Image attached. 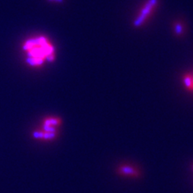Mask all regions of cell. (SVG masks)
Returning a JSON list of instances; mask_svg holds the SVG:
<instances>
[{
    "mask_svg": "<svg viewBox=\"0 0 193 193\" xmlns=\"http://www.w3.org/2000/svg\"><path fill=\"white\" fill-rule=\"evenodd\" d=\"M22 51L27 65L33 68L52 63L57 57L53 40L44 34H36L25 39L22 43Z\"/></svg>",
    "mask_w": 193,
    "mask_h": 193,
    "instance_id": "obj_1",
    "label": "cell"
},
{
    "mask_svg": "<svg viewBox=\"0 0 193 193\" xmlns=\"http://www.w3.org/2000/svg\"><path fill=\"white\" fill-rule=\"evenodd\" d=\"M159 0H147L146 3L143 5V8L139 11V14L134 19V26L135 27H139L146 22L147 18L151 15L155 8L158 4Z\"/></svg>",
    "mask_w": 193,
    "mask_h": 193,
    "instance_id": "obj_2",
    "label": "cell"
},
{
    "mask_svg": "<svg viewBox=\"0 0 193 193\" xmlns=\"http://www.w3.org/2000/svg\"><path fill=\"white\" fill-rule=\"evenodd\" d=\"M117 172L122 176L131 177V178H138L141 175L140 171L131 165H121L117 169Z\"/></svg>",
    "mask_w": 193,
    "mask_h": 193,
    "instance_id": "obj_3",
    "label": "cell"
},
{
    "mask_svg": "<svg viewBox=\"0 0 193 193\" xmlns=\"http://www.w3.org/2000/svg\"><path fill=\"white\" fill-rule=\"evenodd\" d=\"M62 123V121L60 118H57V117H52V118H44L43 121V125L48 126H53V127H56L57 128L58 126H60Z\"/></svg>",
    "mask_w": 193,
    "mask_h": 193,
    "instance_id": "obj_4",
    "label": "cell"
},
{
    "mask_svg": "<svg viewBox=\"0 0 193 193\" xmlns=\"http://www.w3.org/2000/svg\"><path fill=\"white\" fill-rule=\"evenodd\" d=\"M183 84L185 87L189 89V90H193V80H192V75L191 74H186L183 76Z\"/></svg>",
    "mask_w": 193,
    "mask_h": 193,
    "instance_id": "obj_5",
    "label": "cell"
},
{
    "mask_svg": "<svg viewBox=\"0 0 193 193\" xmlns=\"http://www.w3.org/2000/svg\"><path fill=\"white\" fill-rule=\"evenodd\" d=\"M174 31L176 36H181L183 32V25L180 22H177V23H175Z\"/></svg>",
    "mask_w": 193,
    "mask_h": 193,
    "instance_id": "obj_6",
    "label": "cell"
},
{
    "mask_svg": "<svg viewBox=\"0 0 193 193\" xmlns=\"http://www.w3.org/2000/svg\"><path fill=\"white\" fill-rule=\"evenodd\" d=\"M47 1L53 2V3H61L64 2V0H47Z\"/></svg>",
    "mask_w": 193,
    "mask_h": 193,
    "instance_id": "obj_7",
    "label": "cell"
},
{
    "mask_svg": "<svg viewBox=\"0 0 193 193\" xmlns=\"http://www.w3.org/2000/svg\"><path fill=\"white\" fill-rule=\"evenodd\" d=\"M192 80H193V75H192Z\"/></svg>",
    "mask_w": 193,
    "mask_h": 193,
    "instance_id": "obj_8",
    "label": "cell"
}]
</instances>
